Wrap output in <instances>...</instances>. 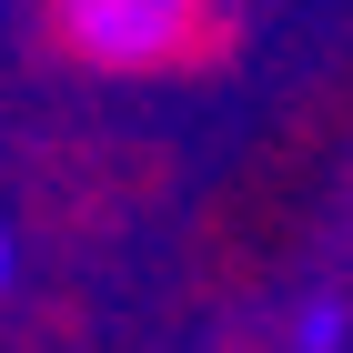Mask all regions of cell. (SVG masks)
<instances>
[{
  "label": "cell",
  "instance_id": "7a4b0ae2",
  "mask_svg": "<svg viewBox=\"0 0 353 353\" xmlns=\"http://www.w3.org/2000/svg\"><path fill=\"white\" fill-rule=\"evenodd\" d=\"M0 283H10V243H0Z\"/></svg>",
  "mask_w": 353,
  "mask_h": 353
},
{
  "label": "cell",
  "instance_id": "6da1fadb",
  "mask_svg": "<svg viewBox=\"0 0 353 353\" xmlns=\"http://www.w3.org/2000/svg\"><path fill=\"white\" fill-rule=\"evenodd\" d=\"M51 21L101 71H192L222 51V0H51Z\"/></svg>",
  "mask_w": 353,
  "mask_h": 353
}]
</instances>
